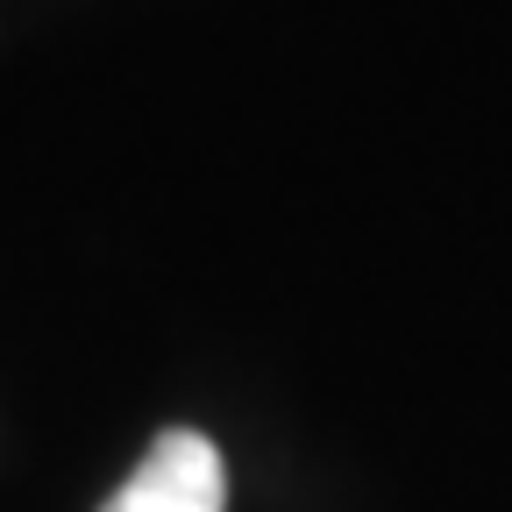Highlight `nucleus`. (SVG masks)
<instances>
[{
  "label": "nucleus",
  "instance_id": "1",
  "mask_svg": "<svg viewBox=\"0 0 512 512\" xmlns=\"http://www.w3.org/2000/svg\"><path fill=\"white\" fill-rule=\"evenodd\" d=\"M100 512H228V463L207 434L171 427Z\"/></svg>",
  "mask_w": 512,
  "mask_h": 512
}]
</instances>
